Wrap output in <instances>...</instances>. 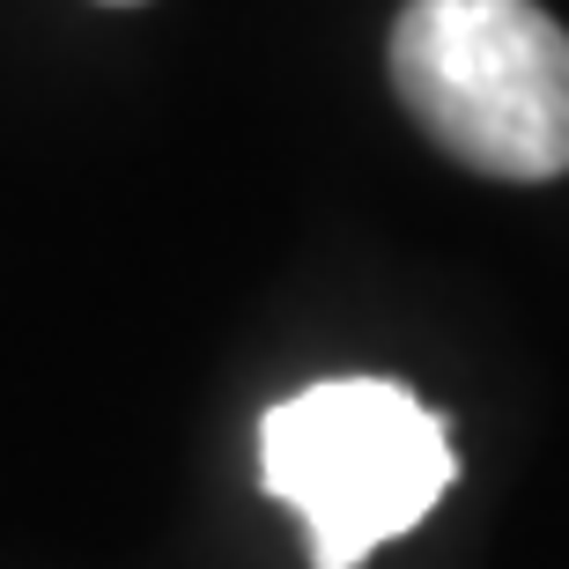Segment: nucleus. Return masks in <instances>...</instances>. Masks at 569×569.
I'll list each match as a JSON object with an SVG mask.
<instances>
[{"instance_id":"1","label":"nucleus","mask_w":569,"mask_h":569,"mask_svg":"<svg viewBox=\"0 0 569 569\" xmlns=\"http://www.w3.org/2000/svg\"><path fill=\"white\" fill-rule=\"evenodd\" d=\"M407 119L503 186L569 170V30L540 0H407L392 22Z\"/></svg>"},{"instance_id":"2","label":"nucleus","mask_w":569,"mask_h":569,"mask_svg":"<svg viewBox=\"0 0 569 569\" xmlns=\"http://www.w3.org/2000/svg\"><path fill=\"white\" fill-rule=\"evenodd\" d=\"M459 459L407 385L326 378L259 422V488L303 518L311 569H356L443 503Z\"/></svg>"},{"instance_id":"3","label":"nucleus","mask_w":569,"mask_h":569,"mask_svg":"<svg viewBox=\"0 0 569 569\" xmlns=\"http://www.w3.org/2000/svg\"><path fill=\"white\" fill-rule=\"evenodd\" d=\"M104 8H141V0H104Z\"/></svg>"}]
</instances>
